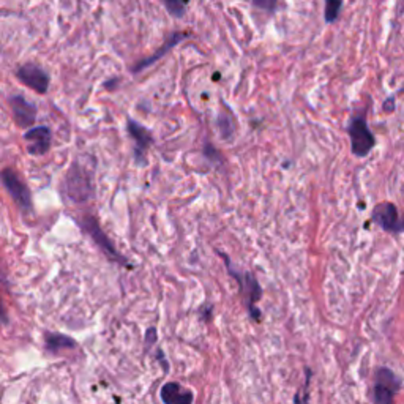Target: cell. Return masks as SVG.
<instances>
[{
    "instance_id": "6da1fadb",
    "label": "cell",
    "mask_w": 404,
    "mask_h": 404,
    "mask_svg": "<svg viewBox=\"0 0 404 404\" xmlns=\"http://www.w3.org/2000/svg\"><path fill=\"white\" fill-rule=\"evenodd\" d=\"M63 193L71 202L84 204L93 196L92 172L78 161L68 169L63 180Z\"/></svg>"
},
{
    "instance_id": "7a4b0ae2",
    "label": "cell",
    "mask_w": 404,
    "mask_h": 404,
    "mask_svg": "<svg viewBox=\"0 0 404 404\" xmlns=\"http://www.w3.org/2000/svg\"><path fill=\"white\" fill-rule=\"evenodd\" d=\"M219 254L223 256V259L226 262V267H227V271H229V275L239 283L240 292H242V296H244V299H245V305L248 308L249 314H252V318L256 319V321H259L261 319V310L258 308V302L262 297V288H261L259 281L256 280V276L253 274H249V271H240V270L234 269L229 258H227V256H224L223 253H219Z\"/></svg>"
},
{
    "instance_id": "3957f363",
    "label": "cell",
    "mask_w": 404,
    "mask_h": 404,
    "mask_svg": "<svg viewBox=\"0 0 404 404\" xmlns=\"http://www.w3.org/2000/svg\"><path fill=\"white\" fill-rule=\"evenodd\" d=\"M348 133L351 138L352 153L358 158L368 155V153L373 150L374 144H376V139H374V135L371 133L368 125H366L365 117L362 115L354 117V119L351 120L348 127Z\"/></svg>"
},
{
    "instance_id": "277c9868",
    "label": "cell",
    "mask_w": 404,
    "mask_h": 404,
    "mask_svg": "<svg viewBox=\"0 0 404 404\" xmlns=\"http://www.w3.org/2000/svg\"><path fill=\"white\" fill-rule=\"evenodd\" d=\"M2 182L5 190L9 191L11 200L16 202L18 207L24 212H31L32 209V195L26 183L21 180L19 175L13 169L6 167L2 171Z\"/></svg>"
},
{
    "instance_id": "5b68a950",
    "label": "cell",
    "mask_w": 404,
    "mask_h": 404,
    "mask_svg": "<svg viewBox=\"0 0 404 404\" xmlns=\"http://www.w3.org/2000/svg\"><path fill=\"white\" fill-rule=\"evenodd\" d=\"M81 226H83V229L87 234H89V236L93 239L95 244H97L103 249V253H105L109 259H113L115 262L122 264V266L128 267V261L125 259L119 252H117L115 247L113 245V242L108 239L105 232H103L100 224L97 223V219L92 218V217H86L83 222H81Z\"/></svg>"
},
{
    "instance_id": "8992f818",
    "label": "cell",
    "mask_w": 404,
    "mask_h": 404,
    "mask_svg": "<svg viewBox=\"0 0 404 404\" xmlns=\"http://www.w3.org/2000/svg\"><path fill=\"white\" fill-rule=\"evenodd\" d=\"M400 388L398 378L392 371L382 368L376 373L374 382V401L376 404H395L393 396Z\"/></svg>"
},
{
    "instance_id": "52a82bcc",
    "label": "cell",
    "mask_w": 404,
    "mask_h": 404,
    "mask_svg": "<svg viewBox=\"0 0 404 404\" xmlns=\"http://www.w3.org/2000/svg\"><path fill=\"white\" fill-rule=\"evenodd\" d=\"M16 76L21 83L29 87V89H32L38 93H46L49 89V83H51L49 75L40 67V65L26 63L23 67H19Z\"/></svg>"
},
{
    "instance_id": "ba28073f",
    "label": "cell",
    "mask_w": 404,
    "mask_h": 404,
    "mask_svg": "<svg viewBox=\"0 0 404 404\" xmlns=\"http://www.w3.org/2000/svg\"><path fill=\"white\" fill-rule=\"evenodd\" d=\"M373 222L387 232H401L403 222L398 217V209L392 202L378 204L373 210Z\"/></svg>"
},
{
    "instance_id": "9c48e42d",
    "label": "cell",
    "mask_w": 404,
    "mask_h": 404,
    "mask_svg": "<svg viewBox=\"0 0 404 404\" xmlns=\"http://www.w3.org/2000/svg\"><path fill=\"white\" fill-rule=\"evenodd\" d=\"M24 143L31 155L41 157L49 152L53 135H51V130L48 127H35L24 135Z\"/></svg>"
},
{
    "instance_id": "30bf717a",
    "label": "cell",
    "mask_w": 404,
    "mask_h": 404,
    "mask_svg": "<svg viewBox=\"0 0 404 404\" xmlns=\"http://www.w3.org/2000/svg\"><path fill=\"white\" fill-rule=\"evenodd\" d=\"M130 138L133 139L135 143V158L138 161V165L145 163V152L149 150V147L153 144V136L147 128H144L143 125H139L135 120H128L127 123Z\"/></svg>"
},
{
    "instance_id": "8fae6325",
    "label": "cell",
    "mask_w": 404,
    "mask_h": 404,
    "mask_svg": "<svg viewBox=\"0 0 404 404\" xmlns=\"http://www.w3.org/2000/svg\"><path fill=\"white\" fill-rule=\"evenodd\" d=\"M10 106L13 113V119L16 122L18 127L27 128L35 122L36 119V108L29 103L24 97L21 95H14L10 98Z\"/></svg>"
},
{
    "instance_id": "7c38bea8",
    "label": "cell",
    "mask_w": 404,
    "mask_h": 404,
    "mask_svg": "<svg viewBox=\"0 0 404 404\" xmlns=\"http://www.w3.org/2000/svg\"><path fill=\"white\" fill-rule=\"evenodd\" d=\"M188 36H190L188 32H174L172 35H169V38L163 43V46H161L155 54H152L150 57H147V58H144V61L139 62L138 65H135V67H133V73L143 71V70H145L147 67H150V65L158 62L161 57H165V56L169 53V51L177 46L180 41L188 38Z\"/></svg>"
},
{
    "instance_id": "4fadbf2b",
    "label": "cell",
    "mask_w": 404,
    "mask_h": 404,
    "mask_svg": "<svg viewBox=\"0 0 404 404\" xmlns=\"http://www.w3.org/2000/svg\"><path fill=\"white\" fill-rule=\"evenodd\" d=\"M161 400L165 404H193V392L177 382H167L161 388Z\"/></svg>"
},
{
    "instance_id": "5bb4252c",
    "label": "cell",
    "mask_w": 404,
    "mask_h": 404,
    "mask_svg": "<svg viewBox=\"0 0 404 404\" xmlns=\"http://www.w3.org/2000/svg\"><path fill=\"white\" fill-rule=\"evenodd\" d=\"M75 346H76V343L70 336H65V335H61V333H48L46 335V348L51 352H54V354L58 351H62V349H70V348H75Z\"/></svg>"
},
{
    "instance_id": "9a60e30c",
    "label": "cell",
    "mask_w": 404,
    "mask_h": 404,
    "mask_svg": "<svg viewBox=\"0 0 404 404\" xmlns=\"http://www.w3.org/2000/svg\"><path fill=\"white\" fill-rule=\"evenodd\" d=\"M165 4L166 10L169 14H172L174 18H182L187 11V4L188 0H161Z\"/></svg>"
},
{
    "instance_id": "2e32d148",
    "label": "cell",
    "mask_w": 404,
    "mask_h": 404,
    "mask_svg": "<svg viewBox=\"0 0 404 404\" xmlns=\"http://www.w3.org/2000/svg\"><path fill=\"white\" fill-rule=\"evenodd\" d=\"M341 0H326V11L324 16L327 23H335L338 19V14L341 11Z\"/></svg>"
},
{
    "instance_id": "e0dca14e",
    "label": "cell",
    "mask_w": 404,
    "mask_h": 404,
    "mask_svg": "<svg viewBox=\"0 0 404 404\" xmlns=\"http://www.w3.org/2000/svg\"><path fill=\"white\" fill-rule=\"evenodd\" d=\"M217 125H218V130H219V133H222L223 139H229L232 136L234 127H232V120L229 119V117L224 115V114L218 115Z\"/></svg>"
},
{
    "instance_id": "ac0fdd59",
    "label": "cell",
    "mask_w": 404,
    "mask_h": 404,
    "mask_svg": "<svg viewBox=\"0 0 404 404\" xmlns=\"http://www.w3.org/2000/svg\"><path fill=\"white\" fill-rule=\"evenodd\" d=\"M310 378H311V371L306 368L305 387L296 395V398H294V403L296 404H308V385H310Z\"/></svg>"
},
{
    "instance_id": "d6986e66",
    "label": "cell",
    "mask_w": 404,
    "mask_h": 404,
    "mask_svg": "<svg viewBox=\"0 0 404 404\" xmlns=\"http://www.w3.org/2000/svg\"><path fill=\"white\" fill-rule=\"evenodd\" d=\"M253 4L254 6H258V9L267 11V13H271V11H275L278 0H253Z\"/></svg>"
},
{
    "instance_id": "ffe728a7",
    "label": "cell",
    "mask_w": 404,
    "mask_h": 404,
    "mask_svg": "<svg viewBox=\"0 0 404 404\" xmlns=\"http://www.w3.org/2000/svg\"><path fill=\"white\" fill-rule=\"evenodd\" d=\"M403 231H404V219H403Z\"/></svg>"
}]
</instances>
